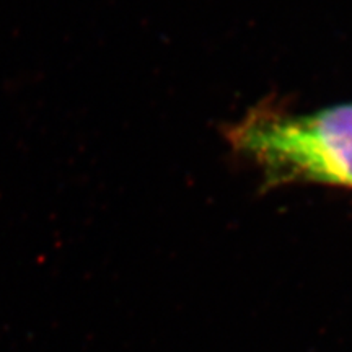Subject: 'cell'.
<instances>
[{
  "mask_svg": "<svg viewBox=\"0 0 352 352\" xmlns=\"http://www.w3.org/2000/svg\"><path fill=\"white\" fill-rule=\"evenodd\" d=\"M228 140L263 171L271 186L352 188V103L308 114L258 109L232 127Z\"/></svg>",
  "mask_w": 352,
  "mask_h": 352,
  "instance_id": "6da1fadb",
  "label": "cell"
}]
</instances>
